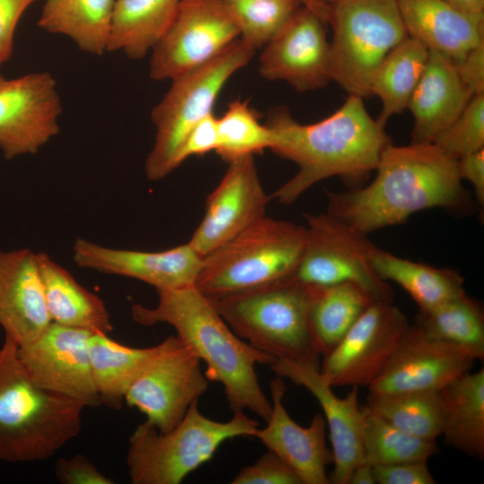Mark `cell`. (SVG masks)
<instances>
[{
	"mask_svg": "<svg viewBox=\"0 0 484 484\" xmlns=\"http://www.w3.org/2000/svg\"><path fill=\"white\" fill-rule=\"evenodd\" d=\"M375 170V179L365 187L327 193L326 212L367 235L402 224L426 209L461 212L470 207L457 159L433 143L407 146L390 143Z\"/></svg>",
	"mask_w": 484,
	"mask_h": 484,
	"instance_id": "obj_1",
	"label": "cell"
},
{
	"mask_svg": "<svg viewBox=\"0 0 484 484\" xmlns=\"http://www.w3.org/2000/svg\"><path fill=\"white\" fill-rule=\"evenodd\" d=\"M363 99L348 95L332 115L307 125L296 121L285 107L270 112L265 123L274 134L270 150L298 168L271 198L289 205L321 180L332 177L358 180L376 169L392 142L385 126L368 114Z\"/></svg>",
	"mask_w": 484,
	"mask_h": 484,
	"instance_id": "obj_2",
	"label": "cell"
},
{
	"mask_svg": "<svg viewBox=\"0 0 484 484\" xmlns=\"http://www.w3.org/2000/svg\"><path fill=\"white\" fill-rule=\"evenodd\" d=\"M157 292L154 307L133 306V319L146 326L171 325L176 336L205 363L207 379L222 385L231 411L246 409L266 422L272 406L259 384L255 366H271L276 359L238 337L194 285Z\"/></svg>",
	"mask_w": 484,
	"mask_h": 484,
	"instance_id": "obj_3",
	"label": "cell"
},
{
	"mask_svg": "<svg viewBox=\"0 0 484 484\" xmlns=\"http://www.w3.org/2000/svg\"><path fill=\"white\" fill-rule=\"evenodd\" d=\"M17 348L7 338L0 347V461L48 460L80 434L85 407L35 385Z\"/></svg>",
	"mask_w": 484,
	"mask_h": 484,
	"instance_id": "obj_4",
	"label": "cell"
},
{
	"mask_svg": "<svg viewBox=\"0 0 484 484\" xmlns=\"http://www.w3.org/2000/svg\"><path fill=\"white\" fill-rule=\"evenodd\" d=\"M306 227L264 217L203 257L195 288L212 302L294 276Z\"/></svg>",
	"mask_w": 484,
	"mask_h": 484,
	"instance_id": "obj_5",
	"label": "cell"
},
{
	"mask_svg": "<svg viewBox=\"0 0 484 484\" xmlns=\"http://www.w3.org/2000/svg\"><path fill=\"white\" fill-rule=\"evenodd\" d=\"M212 304L238 337L276 360L319 363L309 318L310 287L294 276Z\"/></svg>",
	"mask_w": 484,
	"mask_h": 484,
	"instance_id": "obj_6",
	"label": "cell"
},
{
	"mask_svg": "<svg viewBox=\"0 0 484 484\" xmlns=\"http://www.w3.org/2000/svg\"><path fill=\"white\" fill-rule=\"evenodd\" d=\"M199 400L189 406L183 419L170 431L160 433L148 420L129 437L126 465L133 484H179L208 462L227 439L251 436L258 422L244 411L220 422L205 417Z\"/></svg>",
	"mask_w": 484,
	"mask_h": 484,
	"instance_id": "obj_7",
	"label": "cell"
},
{
	"mask_svg": "<svg viewBox=\"0 0 484 484\" xmlns=\"http://www.w3.org/2000/svg\"><path fill=\"white\" fill-rule=\"evenodd\" d=\"M255 51L238 39L213 59L171 79L169 91L151 111L156 135L145 161L148 179L163 178L176 169V156L188 133L213 113L222 88L251 61Z\"/></svg>",
	"mask_w": 484,
	"mask_h": 484,
	"instance_id": "obj_8",
	"label": "cell"
},
{
	"mask_svg": "<svg viewBox=\"0 0 484 484\" xmlns=\"http://www.w3.org/2000/svg\"><path fill=\"white\" fill-rule=\"evenodd\" d=\"M327 22L331 80L348 95L371 96L377 67L408 37L397 0H338L330 4Z\"/></svg>",
	"mask_w": 484,
	"mask_h": 484,
	"instance_id": "obj_9",
	"label": "cell"
},
{
	"mask_svg": "<svg viewBox=\"0 0 484 484\" xmlns=\"http://www.w3.org/2000/svg\"><path fill=\"white\" fill-rule=\"evenodd\" d=\"M306 217V245L294 274L298 281L310 286L351 282L376 300L393 302L392 288L372 266L370 254L376 245L367 235L327 212Z\"/></svg>",
	"mask_w": 484,
	"mask_h": 484,
	"instance_id": "obj_10",
	"label": "cell"
},
{
	"mask_svg": "<svg viewBox=\"0 0 484 484\" xmlns=\"http://www.w3.org/2000/svg\"><path fill=\"white\" fill-rule=\"evenodd\" d=\"M160 350L133 382L125 402L145 414L160 433L173 429L209 383L201 359L177 336L160 342Z\"/></svg>",
	"mask_w": 484,
	"mask_h": 484,
	"instance_id": "obj_11",
	"label": "cell"
},
{
	"mask_svg": "<svg viewBox=\"0 0 484 484\" xmlns=\"http://www.w3.org/2000/svg\"><path fill=\"white\" fill-rule=\"evenodd\" d=\"M239 39L223 0H180L175 17L151 50L150 77H174L216 57Z\"/></svg>",
	"mask_w": 484,
	"mask_h": 484,
	"instance_id": "obj_12",
	"label": "cell"
},
{
	"mask_svg": "<svg viewBox=\"0 0 484 484\" xmlns=\"http://www.w3.org/2000/svg\"><path fill=\"white\" fill-rule=\"evenodd\" d=\"M410 325L393 302L374 301L324 356L322 375L333 387H367L386 368Z\"/></svg>",
	"mask_w": 484,
	"mask_h": 484,
	"instance_id": "obj_13",
	"label": "cell"
},
{
	"mask_svg": "<svg viewBox=\"0 0 484 484\" xmlns=\"http://www.w3.org/2000/svg\"><path fill=\"white\" fill-rule=\"evenodd\" d=\"M91 333L52 322L38 339L17 348L19 359L39 387L84 407L99 406L89 350Z\"/></svg>",
	"mask_w": 484,
	"mask_h": 484,
	"instance_id": "obj_14",
	"label": "cell"
},
{
	"mask_svg": "<svg viewBox=\"0 0 484 484\" xmlns=\"http://www.w3.org/2000/svg\"><path fill=\"white\" fill-rule=\"evenodd\" d=\"M61 99L54 77L29 73L0 82V150L7 160L36 153L59 132Z\"/></svg>",
	"mask_w": 484,
	"mask_h": 484,
	"instance_id": "obj_15",
	"label": "cell"
},
{
	"mask_svg": "<svg viewBox=\"0 0 484 484\" xmlns=\"http://www.w3.org/2000/svg\"><path fill=\"white\" fill-rule=\"evenodd\" d=\"M325 23L320 12L302 5L282 30L263 47L261 76L283 81L300 92L326 86L332 80Z\"/></svg>",
	"mask_w": 484,
	"mask_h": 484,
	"instance_id": "obj_16",
	"label": "cell"
},
{
	"mask_svg": "<svg viewBox=\"0 0 484 484\" xmlns=\"http://www.w3.org/2000/svg\"><path fill=\"white\" fill-rule=\"evenodd\" d=\"M269 197L254 156L229 162L220 184L206 200L204 216L188 243L203 257L265 217Z\"/></svg>",
	"mask_w": 484,
	"mask_h": 484,
	"instance_id": "obj_17",
	"label": "cell"
},
{
	"mask_svg": "<svg viewBox=\"0 0 484 484\" xmlns=\"http://www.w3.org/2000/svg\"><path fill=\"white\" fill-rule=\"evenodd\" d=\"M469 350L428 338L411 324L392 360L368 386L370 394L438 392L470 372Z\"/></svg>",
	"mask_w": 484,
	"mask_h": 484,
	"instance_id": "obj_18",
	"label": "cell"
},
{
	"mask_svg": "<svg viewBox=\"0 0 484 484\" xmlns=\"http://www.w3.org/2000/svg\"><path fill=\"white\" fill-rule=\"evenodd\" d=\"M271 368L305 387L318 401L328 426L333 470L330 483L349 484L352 470L364 461L363 411L359 404V388L338 397L320 371L319 363L277 359Z\"/></svg>",
	"mask_w": 484,
	"mask_h": 484,
	"instance_id": "obj_19",
	"label": "cell"
},
{
	"mask_svg": "<svg viewBox=\"0 0 484 484\" xmlns=\"http://www.w3.org/2000/svg\"><path fill=\"white\" fill-rule=\"evenodd\" d=\"M73 251L79 267L134 278L157 290L194 285L203 261L188 242L164 251L144 252L109 248L77 238Z\"/></svg>",
	"mask_w": 484,
	"mask_h": 484,
	"instance_id": "obj_20",
	"label": "cell"
},
{
	"mask_svg": "<svg viewBox=\"0 0 484 484\" xmlns=\"http://www.w3.org/2000/svg\"><path fill=\"white\" fill-rule=\"evenodd\" d=\"M286 386L282 377L271 382L272 413L264 428H257L252 437L259 439L279 455L298 474L302 484H329L326 467L333 462V452L326 445V422L315 414L309 426L295 422L282 399Z\"/></svg>",
	"mask_w": 484,
	"mask_h": 484,
	"instance_id": "obj_21",
	"label": "cell"
},
{
	"mask_svg": "<svg viewBox=\"0 0 484 484\" xmlns=\"http://www.w3.org/2000/svg\"><path fill=\"white\" fill-rule=\"evenodd\" d=\"M51 323L36 254L27 248L0 250V325L4 338L23 346Z\"/></svg>",
	"mask_w": 484,
	"mask_h": 484,
	"instance_id": "obj_22",
	"label": "cell"
},
{
	"mask_svg": "<svg viewBox=\"0 0 484 484\" xmlns=\"http://www.w3.org/2000/svg\"><path fill=\"white\" fill-rule=\"evenodd\" d=\"M471 98L454 62L443 54L429 51L423 74L407 107L414 119L411 143H433Z\"/></svg>",
	"mask_w": 484,
	"mask_h": 484,
	"instance_id": "obj_23",
	"label": "cell"
},
{
	"mask_svg": "<svg viewBox=\"0 0 484 484\" xmlns=\"http://www.w3.org/2000/svg\"><path fill=\"white\" fill-rule=\"evenodd\" d=\"M407 35L454 62L484 41V15L463 13L443 0H397Z\"/></svg>",
	"mask_w": 484,
	"mask_h": 484,
	"instance_id": "obj_24",
	"label": "cell"
},
{
	"mask_svg": "<svg viewBox=\"0 0 484 484\" xmlns=\"http://www.w3.org/2000/svg\"><path fill=\"white\" fill-rule=\"evenodd\" d=\"M36 255L51 321L108 334L113 325L104 301L77 282L48 254L41 252Z\"/></svg>",
	"mask_w": 484,
	"mask_h": 484,
	"instance_id": "obj_25",
	"label": "cell"
},
{
	"mask_svg": "<svg viewBox=\"0 0 484 484\" xmlns=\"http://www.w3.org/2000/svg\"><path fill=\"white\" fill-rule=\"evenodd\" d=\"M446 445L484 458V368L468 372L439 391Z\"/></svg>",
	"mask_w": 484,
	"mask_h": 484,
	"instance_id": "obj_26",
	"label": "cell"
},
{
	"mask_svg": "<svg viewBox=\"0 0 484 484\" xmlns=\"http://www.w3.org/2000/svg\"><path fill=\"white\" fill-rule=\"evenodd\" d=\"M180 0H115L108 51L143 58L167 31Z\"/></svg>",
	"mask_w": 484,
	"mask_h": 484,
	"instance_id": "obj_27",
	"label": "cell"
},
{
	"mask_svg": "<svg viewBox=\"0 0 484 484\" xmlns=\"http://www.w3.org/2000/svg\"><path fill=\"white\" fill-rule=\"evenodd\" d=\"M161 344L147 348L123 345L106 333H92L89 341L92 376L101 403L119 410L125 395Z\"/></svg>",
	"mask_w": 484,
	"mask_h": 484,
	"instance_id": "obj_28",
	"label": "cell"
},
{
	"mask_svg": "<svg viewBox=\"0 0 484 484\" xmlns=\"http://www.w3.org/2000/svg\"><path fill=\"white\" fill-rule=\"evenodd\" d=\"M309 287L311 331L320 355L324 356L376 299L351 282Z\"/></svg>",
	"mask_w": 484,
	"mask_h": 484,
	"instance_id": "obj_29",
	"label": "cell"
},
{
	"mask_svg": "<svg viewBox=\"0 0 484 484\" xmlns=\"http://www.w3.org/2000/svg\"><path fill=\"white\" fill-rule=\"evenodd\" d=\"M370 261L383 280L393 281L408 292L419 310L430 309L466 293L463 277L456 270L404 259L376 246L370 254Z\"/></svg>",
	"mask_w": 484,
	"mask_h": 484,
	"instance_id": "obj_30",
	"label": "cell"
},
{
	"mask_svg": "<svg viewBox=\"0 0 484 484\" xmlns=\"http://www.w3.org/2000/svg\"><path fill=\"white\" fill-rule=\"evenodd\" d=\"M115 0H47L39 26L93 55L108 51Z\"/></svg>",
	"mask_w": 484,
	"mask_h": 484,
	"instance_id": "obj_31",
	"label": "cell"
},
{
	"mask_svg": "<svg viewBox=\"0 0 484 484\" xmlns=\"http://www.w3.org/2000/svg\"><path fill=\"white\" fill-rule=\"evenodd\" d=\"M429 50L418 40L407 37L382 61L370 84L371 95L382 102L376 119L383 126L408 107L411 97L425 70Z\"/></svg>",
	"mask_w": 484,
	"mask_h": 484,
	"instance_id": "obj_32",
	"label": "cell"
},
{
	"mask_svg": "<svg viewBox=\"0 0 484 484\" xmlns=\"http://www.w3.org/2000/svg\"><path fill=\"white\" fill-rule=\"evenodd\" d=\"M428 338L463 348L484 359V314L466 293L430 309L419 310L413 324Z\"/></svg>",
	"mask_w": 484,
	"mask_h": 484,
	"instance_id": "obj_33",
	"label": "cell"
},
{
	"mask_svg": "<svg viewBox=\"0 0 484 484\" xmlns=\"http://www.w3.org/2000/svg\"><path fill=\"white\" fill-rule=\"evenodd\" d=\"M366 407L395 428L419 438L442 434V402L438 392L370 394Z\"/></svg>",
	"mask_w": 484,
	"mask_h": 484,
	"instance_id": "obj_34",
	"label": "cell"
},
{
	"mask_svg": "<svg viewBox=\"0 0 484 484\" xmlns=\"http://www.w3.org/2000/svg\"><path fill=\"white\" fill-rule=\"evenodd\" d=\"M363 411L364 461L373 466L425 461L438 452L436 440L411 436L369 411Z\"/></svg>",
	"mask_w": 484,
	"mask_h": 484,
	"instance_id": "obj_35",
	"label": "cell"
},
{
	"mask_svg": "<svg viewBox=\"0 0 484 484\" xmlns=\"http://www.w3.org/2000/svg\"><path fill=\"white\" fill-rule=\"evenodd\" d=\"M219 145L216 152L226 162L261 153L271 149L274 134L247 100L230 102L220 117H217Z\"/></svg>",
	"mask_w": 484,
	"mask_h": 484,
	"instance_id": "obj_36",
	"label": "cell"
},
{
	"mask_svg": "<svg viewBox=\"0 0 484 484\" xmlns=\"http://www.w3.org/2000/svg\"><path fill=\"white\" fill-rule=\"evenodd\" d=\"M239 39L255 49L275 38L305 5L301 0H223Z\"/></svg>",
	"mask_w": 484,
	"mask_h": 484,
	"instance_id": "obj_37",
	"label": "cell"
},
{
	"mask_svg": "<svg viewBox=\"0 0 484 484\" xmlns=\"http://www.w3.org/2000/svg\"><path fill=\"white\" fill-rule=\"evenodd\" d=\"M433 143L454 159L484 149V94L472 96Z\"/></svg>",
	"mask_w": 484,
	"mask_h": 484,
	"instance_id": "obj_38",
	"label": "cell"
},
{
	"mask_svg": "<svg viewBox=\"0 0 484 484\" xmlns=\"http://www.w3.org/2000/svg\"><path fill=\"white\" fill-rule=\"evenodd\" d=\"M232 484H302L294 470L272 451L237 474Z\"/></svg>",
	"mask_w": 484,
	"mask_h": 484,
	"instance_id": "obj_39",
	"label": "cell"
},
{
	"mask_svg": "<svg viewBox=\"0 0 484 484\" xmlns=\"http://www.w3.org/2000/svg\"><path fill=\"white\" fill-rule=\"evenodd\" d=\"M218 145L217 117L212 113L200 120L186 135L176 156V168L191 156L216 151Z\"/></svg>",
	"mask_w": 484,
	"mask_h": 484,
	"instance_id": "obj_40",
	"label": "cell"
},
{
	"mask_svg": "<svg viewBox=\"0 0 484 484\" xmlns=\"http://www.w3.org/2000/svg\"><path fill=\"white\" fill-rule=\"evenodd\" d=\"M56 478L64 484H113L86 456L76 454L60 458L56 464Z\"/></svg>",
	"mask_w": 484,
	"mask_h": 484,
	"instance_id": "obj_41",
	"label": "cell"
},
{
	"mask_svg": "<svg viewBox=\"0 0 484 484\" xmlns=\"http://www.w3.org/2000/svg\"><path fill=\"white\" fill-rule=\"evenodd\" d=\"M377 484H435L427 462H408L374 466Z\"/></svg>",
	"mask_w": 484,
	"mask_h": 484,
	"instance_id": "obj_42",
	"label": "cell"
},
{
	"mask_svg": "<svg viewBox=\"0 0 484 484\" xmlns=\"http://www.w3.org/2000/svg\"><path fill=\"white\" fill-rule=\"evenodd\" d=\"M36 0H0V65L12 55L13 34L24 13Z\"/></svg>",
	"mask_w": 484,
	"mask_h": 484,
	"instance_id": "obj_43",
	"label": "cell"
},
{
	"mask_svg": "<svg viewBox=\"0 0 484 484\" xmlns=\"http://www.w3.org/2000/svg\"><path fill=\"white\" fill-rule=\"evenodd\" d=\"M457 73L472 96L484 94V41L454 62Z\"/></svg>",
	"mask_w": 484,
	"mask_h": 484,
	"instance_id": "obj_44",
	"label": "cell"
},
{
	"mask_svg": "<svg viewBox=\"0 0 484 484\" xmlns=\"http://www.w3.org/2000/svg\"><path fill=\"white\" fill-rule=\"evenodd\" d=\"M457 169L461 179H466L474 188L480 205L484 204V149L457 159Z\"/></svg>",
	"mask_w": 484,
	"mask_h": 484,
	"instance_id": "obj_45",
	"label": "cell"
},
{
	"mask_svg": "<svg viewBox=\"0 0 484 484\" xmlns=\"http://www.w3.org/2000/svg\"><path fill=\"white\" fill-rule=\"evenodd\" d=\"M349 484H376L374 466L363 461L351 471Z\"/></svg>",
	"mask_w": 484,
	"mask_h": 484,
	"instance_id": "obj_46",
	"label": "cell"
},
{
	"mask_svg": "<svg viewBox=\"0 0 484 484\" xmlns=\"http://www.w3.org/2000/svg\"><path fill=\"white\" fill-rule=\"evenodd\" d=\"M453 7L472 15H484V0H443Z\"/></svg>",
	"mask_w": 484,
	"mask_h": 484,
	"instance_id": "obj_47",
	"label": "cell"
},
{
	"mask_svg": "<svg viewBox=\"0 0 484 484\" xmlns=\"http://www.w3.org/2000/svg\"><path fill=\"white\" fill-rule=\"evenodd\" d=\"M301 1L306 6L313 7L319 12H323L326 7V4L319 0H301Z\"/></svg>",
	"mask_w": 484,
	"mask_h": 484,
	"instance_id": "obj_48",
	"label": "cell"
},
{
	"mask_svg": "<svg viewBox=\"0 0 484 484\" xmlns=\"http://www.w3.org/2000/svg\"><path fill=\"white\" fill-rule=\"evenodd\" d=\"M324 4H333V3L337 2L338 0H319Z\"/></svg>",
	"mask_w": 484,
	"mask_h": 484,
	"instance_id": "obj_49",
	"label": "cell"
},
{
	"mask_svg": "<svg viewBox=\"0 0 484 484\" xmlns=\"http://www.w3.org/2000/svg\"><path fill=\"white\" fill-rule=\"evenodd\" d=\"M4 77L1 75V73H0V82H2L4 81Z\"/></svg>",
	"mask_w": 484,
	"mask_h": 484,
	"instance_id": "obj_50",
	"label": "cell"
}]
</instances>
